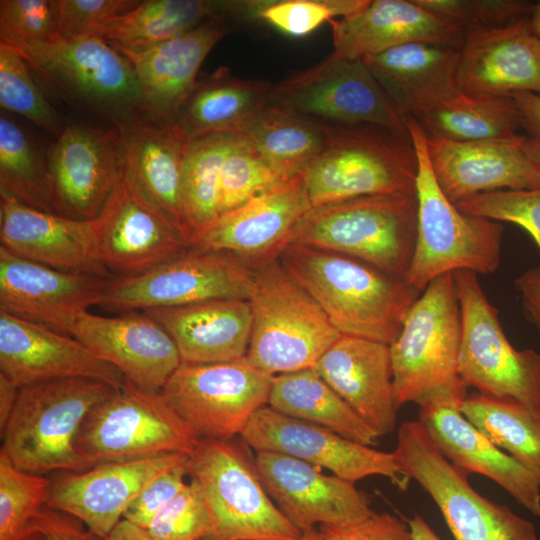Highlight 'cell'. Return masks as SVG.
<instances>
[{
	"mask_svg": "<svg viewBox=\"0 0 540 540\" xmlns=\"http://www.w3.org/2000/svg\"><path fill=\"white\" fill-rule=\"evenodd\" d=\"M279 259L341 335L391 345L419 297L405 280L346 255L290 244Z\"/></svg>",
	"mask_w": 540,
	"mask_h": 540,
	"instance_id": "obj_1",
	"label": "cell"
},
{
	"mask_svg": "<svg viewBox=\"0 0 540 540\" xmlns=\"http://www.w3.org/2000/svg\"><path fill=\"white\" fill-rule=\"evenodd\" d=\"M461 315L453 273L435 278L409 309L390 345L397 406H461L467 386L459 376Z\"/></svg>",
	"mask_w": 540,
	"mask_h": 540,
	"instance_id": "obj_2",
	"label": "cell"
},
{
	"mask_svg": "<svg viewBox=\"0 0 540 540\" xmlns=\"http://www.w3.org/2000/svg\"><path fill=\"white\" fill-rule=\"evenodd\" d=\"M405 120L418 159L417 232L406 283L422 292L447 273L495 272L500 264L502 224L465 214L448 200L430 165L424 131L413 117Z\"/></svg>",
	"mask_w": 540,
	"mask_h": 540,
	"instance_id": "obj_3",
	"label": "cell"
},
{
	"mask_svg": "<svg viewBox=\"0 0 540 540\" xmlns=\"http://www.w3.org/2000/svg\"><path fill=\"white\" fill-rule=\"evenodd\" d=\"M326 124L324 147L301 174L313 207L416 193L418 159L410 134L372 124Z\"/></svg>",
	"mask_w": 540,
	"mask_h": 540,
	"instance_id": "obj_4",
	"label": "cell"
},
{
	"mask_svg": "<svg viewBox=\"0 0 540 540\" xmlns=\"http://www.w3.org/2000/svg\"><path fill=\"white\" fill-rule=\"evenodd\" d=\"M416 232V193L367 195L313 207L289 245L346 255L405 280Z\"/></svg>",
	"mask_w": 540,
	"mask_h": 540,
	"instance_id": "obj_5",
	"label": "cell"
},
{
	"mask_svg": "<svg viewBox=\"0 0 540 540\" xmlns=\"http://www.w3.org/2000/svg\"><path fill=\"white\" fill-rule=\"evenodd\" d=\"M116 390L87 378L20 388L14 410L0 431V452L14 466L33 474L87 470L76 452V437L88 413Z\"/></svg>",
	"mask_w": 540,
	"mask_h": 540,
	"instance_id": "obj_6",
	"label": "cell"
},
{
	"mask_svg": "<svg viewBox=\"0 0 540 540\" xmlns=\"http://www.w3.org/2000/svg\"><path fill=\"white\" fill-rule=\"evenodd\" d=\"M246 358L270 375L313 368L341 334L318 303L271 260L253 270Z\"/></svg>",
	"mask_w": 540,
	"mask_h": 540,
	"instance_id": "obj_7",
	"label": "cell"
},
{
	"mask_svg": "<svg viewBox=\"0 0 540 540\" xmlns=\"http://www.w3.org/2000/svg\"><path fill=\"white\" fill-rule=\"evenodd\" d=\"M247 447L200 439L189 456L188 474L199 483L210 517L204 540H299L302 532L268 495Z\"/></svg>",
	"mask_w": 540,
	"mask_h": 540,
	"instance_id": "obj_8",
	"label": "cell"
},
{
	"mask_svg": "<svg viewBox=\"0 0 540 540\" xmlns=\"http://www.w3.org/2000/svg\"><path fill=\"white\" fill-rule=\"evenodd\" d=\"M199 441L161 391L143 390L126 380L88 413L75 449L90 469L171 453L190 456Z\"/></svg>",
	"mask_w": 540,
	"mask_h": 540,
	"instance_id": "obj_9",
	"label": "cell"
},
{
	"mask_svg": "<svg viewBox=\"0 0 540 540\" xmlns=\"http://www.w3.org/2000/svg\"><path fill=\"white\" fill-rule=\"evenodd\" d=\"M392 455L401 474L435 502L454 540H537L532 522L470 485L468 472L443 456L419 420L399 427Z\"/></svg>",
	"mask_w": 540,
	"mask_h": 540,
	"instance_id": "obj_10",
	"label": "cell"
},
{
	"mask_svg": "<svg viewBox=\"0 0 540 540\" xmlns=\"http://www.w3.org/2000/svg\"><path fill=\"white\" fill-rule=\"evenodd\" d=\"M453 278L461 315L460 378L481 394L513 399L540 415V354L513 347L478 274L459 270Z\"/></svg>",
	"mask_w": 540,
	"mask_h": 540,
	"instance_id": "obj_11",
	"label": "cell"
},
{
	"mask_svg": "<svg viewBox=\"0 0 540 540\" xmlns=\"http://www.w3.org/2000/svg\"><path fill=\"white\" fill-rule=\"evenodd\" d=\"M16 49L53 89L113 122L142 112L136 72L106 40L58 38Z\"/></svg>",
	"mask_w": 540,
	"mask_h": 540,
	"instance_id": "obj_12",
	"label": "cell"
},
{
	"mask_svg": "<svg viewBox=\"0 0 540 540\" xmlns=\"http://www.w3.org/2000/svg\"><path fill=\"white\" fill-rule=\"evenodd\" d=\"M245 357L218 363H181L162 394L200 439L230 440L268 404L273 380Z\"/></svg>",
	"mask_w": 540,
	"mask_h": 540,
	"instance_id": "obj_13",
	"label": "cell"
},
{
	"mask_svg": "<svg viewBox=\"0 0 540 540\" xmlns=\"http://www.w3.org/2000/svg\"><path fill=\"white\" fill-rule=\"evenodd\" d=\"M252 277L253 270L233 254L188 249L142 274L112 279L98 307L120 314L215 299L248 300Z\"/></svg>",
	"mask_w": 540,
	"mask_h": 540,
	"instance_id": "obj_14",
	"label": "cell"
},
{
	"mask_svg": "<svg viewBox=\"0 0 540 540\" xmlns=\"http://www.w3.org/2000/svg\"><path fill=\"white\" fill-rule=\"evenodd\" d=\"M269 102L332 124H372L409 135L406 120L362 59L332 53L272 85Z\"/></svg>",
	"mask_w": 540,
	"mask_h": 540,
	"instance_id": "obj_15",
	"label": "cell"
},
{
	"mask_svg": "<svg viewBox=\"0 0 540 540\" xmlns=\"http://www.w3.org/2000/svg\"><path fill=\"white\" fill-rule=\"evenodd\" d=\"M52 212L93 221L123 176L116 129L66 125L47 153Z\"/></svg>",
	"mask_w": 540,
	"mask_h": 540,
	"instance_id": "obj_16",
	"label": "cell"
},
{
	"mask_svg": "<svg viewBox=\"0 0 540 540\" xmlns=\"http://www.w3.org/2000/svg\"><path fill=\"white\" fill-rule=\"evenodd\" d=\"M258 451L281 453L356 483L368 476L389 478L399 488L408 480L391 453L349 440L327 428L287 416L269 405L258 409L240 434Z\"/></svg>",
	"mask_w": 540,
	"mask_h": 540,
	"instance_id": "obj_17",
	"label": "cell"
},
{
	"mask_svg": "<svg viewBox=\"0 0 540 540\" xmlns=\"http://www.w3.org/2000/svg\"><path fill=\"white\" fill-rule=\"evenodd\" d=\"M312 208L302 175H297L221 214L191 238L189 249L227 252L258 265L275 260Z\"/></svg>",
	"mask_w": 540,
	"mask_h": 540,
	"instance_id": "obj_18",
	"label": "cell"
},
{
	"mask_svg": "<svg viewBox=\"0 0 540 540\" xmlns=\"http://www.w3.org/2000/svg\"><path fill=\"white\" fill-rule=\"evenodd\" d=\"M116 278V277H115ZM114 278L56 269L0 246V312L71 336Z\"/></svg>",
	"mask_w": 540,
	"mask_h": 540,
	"instance_id": "obj_19",
	"label": "cell"
},
{
	"mask_svg": "<svg viewBox=\"0 0 540 540\" xmlns=\"http://www.w3.org/2000/svg\"><path fill=\"white\" fill-rule=\"evenodd\" d=\"M254 461L268 495L302 533L316 526L358 523L374 513L367 494L354 482L281 453L258 451Z\"/></svg>",
	"mask_w": 540,
	"mask_h": 540,
	"instance_id": "obj_20",
	"label": "cell"
},
{
	"mask_svg": "<svg viewBox=\"0 0 540 540\" xmlns=\"http://www.w3.org/2000/svg\"><path fill=\"white\" fill-rule=\"evenodd\" d=\"M188 459V455L171 453L103 463L84 471L57 472L49 479L46 506L77 518L106 539L152 479Z\"/></svg>",
	"mask_w": 540,
	"mask_h": 540,
	"instance_id": "obj_21",
	"label": "cell"
},
{
	"mask_svg": "<svg viewBox=\"0 0 540 540\" xmlns=\"http://www.w3.org/2000/svg\"><path fill=\"white\" fill-rule=\"evenodd\" d=\"M95 221L101 258L115 277L142 274L189 249L180 231L124 176Z\"/></svg>",
	"mask_w": 540,
	"mask_h": 540,
	"instance_id": "obj_22",
	"label": "cell"
},
{
	"mask_svg": "<svg viewBox=\"0 0 540 540\" xmlns=\"http://www.w3.org/2000/svg\"><path fill=\"white\" fill-rule=\"evenodd\" d=\"M114 124L122 143L125 180L187 240L180 193L190 141L177 122L143 112L129 114Z\"/></svg>",
	"mask_w": 540,
	"mask_h": 540,
	"instance_id": "obj_23",
	"label": "cell"
},
{
	"mask_svg": "<svg viewBox=\"0 0 540 540\" xmlns=\"http://www.w3.org/2000/svg\"><path fill=\"white\" fill-rule=\"evenodd\" d=\"M71 336L147 391L160 392L182 363L170 335L143 311L113 317L85 312Z\"/></svg>",
	"mask_w": 540,
	"mask_h": 540,
	"instance_id": "obj_24",
	"label": "cell"
},
{
	"mask_svg": "<svg viewBox=\"0 0 540 540\" xmlns=\"http://www.w3.org/2000/svg\"><path fill=\"white\" fill-rule=\"evenodd\" d=\"M1 247L56 269L115 278L101 258L96 221L71 219L30 207L0 192Z\"/></svg>",
	"mask_w": 540,
	"mask_h": 540,
	"instance_id": "obj_25",
	"label": "cell"
},
{
	"mask_svg": "<svg viewBox=\"0 0 540 540\" xmlns=\"http://www.w3.org/2000/svg\"><path fill=\"white\" fill-rule=\"evenodd\" d=\"M0 373L19 388L87 378L121 388L125 376L76 338L0 312Z\"/></svg>",
	"mask_w": 540,
	"mask_h": 540,
	"instance_id": "obj_26",
	"label": "cell"
},
{
	"mask_svg": "<svg viewBox=\"0 0 540 540\" xmlns=\"http://www.w3.org/2000/svg\"><path fill=\"white\" fill-rule=\"evenodd\" d=\"M529 18L515 23L464 32L457 84L473 94L540 95V38Z\"/></svg>",
	"mask_w": 540,
	"mask_h": 540,
	"instance_id": "obj_27",
	"label": "cell"
},
{
	"mask_svg": "<svg viewBox=\"0 0 540 540\" xmlns=\"http://www.w3.org/2000/svg\"><path fill=\"white\" fill-rule=\"evenodd\" d=\"M380 437L396 426L390 345L341 335L312 368Z\"/></svg>",
	"mask_w": 540,
	"mask_h": 540,
	"instance_id": "obj_28",
	"label": "cell"
},
{
	"mask_svg": "<svg viewBox=\"0 0 540 540\" xmlns=\"http://www.w3.org/2000/svg\"><path fill=\"white\" fill-rule=\"evenodd\" d=\"M230 26L209 19L193 30L144 50L113 46L132 64L141 88L142 112L176 122L178 112L198 79V71ZM110 44V43H109Z\"/></svg>",
	"mask_w": 540,
	"mask_h": 540,
	"instance_id": "obj_29",
	"label": "cell"
},
{
	"mask_svg": "<svg viewBox=\"0 0 540 540\" xmlns=\"http://www.w3.org/2000/svg\"><path fill=\"white\" fill-rule=\"evenodd\" d=\"M426 144L436 181L454 204L481 193L540 187V175L517 141L455 142L427 138Z\"/></svg>",
	"mask_w": 540,
	"mask_h": 540,
	"instance_id": "obj_30",
	"label": "cell"
},
{
	"mask_svg": "<svg viewBox=\"0 0 540 540\" xmlns=\"http://www.w3.org/2000/svg\"><path fill=\"white\" fill-rule=\"evenodd\" d=\"M333 53L363 59L413 42L461 47L464 32L431 14L414 0H368L360 10L328 22Z\"/></svg>",
	"mask_w": 540,
	"mask_h": 540,
	"instance_id": "obj_31",
	"label": "cell"
},
{
	"mask_svg": "<svg viewBox=\"0 0 540 540\" xmlns=\"http://www.w3.org/2000/svg\"><path fill=\"white\" fill-rule=\"evenodd\" d=\"M419 421L450 462L483 475L505 489L518 504L540 516V483L515 458L478 430L453 404L420 407Z\"/></svg>",
	"mask_w": 540,
	"mask_h": 540,
	"instance_id": "obj_32",
	"label": "cell"
},
{
	"mask_svg": "<svg viewBox=\"0 0 540 540\" xmlns=\"http://www.w3.org/2000/svg\"><path fill=\"white\" fill-rule=\"evenodd\" d=\"M143 312L170 335L182 363H218L246 356L252 329L248 300L215 299Z\"/></svg>",
	"mask_w": 540,
	"mask_h": 540,
	"instance_id": "obj_33",
	"label": "cell"
},
{
	"mask_svg": "<svg viewBox=\"0 0 540 540\" xmlns=\"http://www.w3.org/2000/svg\"><path fill=\"white\" fill-rule=\"evenodd\" d=\"M459 46L413 42L364 57L382 89L401 115L420 111L459 90Z\"/></svg>",
	"mask_w": 540,
	"mask_h": 540,
	"instance_id": "obj_34",
	"label": "cell"
},
{
	"mask_svg": "<svg viewBox=\"0 0 540 540\" xmlns=\"http://www.w3.org/2000/svg\"><path fill=\"white\" fill-rule=\"evenodd\" d=\"M272 85L235 77L229 68L198 77L181 106L176 122L189 141L219 134L239 133L269 103Z\"/></svg>",
	"mask_w": 540,
	"mask_h": 540,
	"instance_id": "obj_35",
	"label": "cell"
},
{
	"mask_svg": "<svg viewBox=\"0 0 540 540\" xmlns=\"http://www.w3.org/2000/svg\"><path fill=\"white\" fill-rule=\"evenodd\" d=\"M412 117L427 138L455 142H516L522 127L511 96L461 90Z\"/></svg>",
	"mask_w": 540,
	"mask_h": 540,
	"instance_id": "obj_36",
	"label": "cell"
},
{
	"mask_svg": "<svg viewBox=\"0 0 540 540\" xmlns=\"http://www.w3.org/2000/svg\"><path fill=\"white\" fill-rule=\"evenodd\" d=\"M237 134L284 179L301 175L324 147L326 122L268 103Z\"/></svg>",
	"mask_w": 540,
	"mask_h": 540,
	"instance_id": "obj_37",
	"label": "cell"
},
{
	"mask_svg": "<svg viewBox=\"0 0 540 540\" xmlns=\"http://www.w3.org/2000/svg\"><path fill=\"white\" fill-rule=\"evenodd\" d=\"M267 405L363 445L373 447L379 438L312 368L275 375Z\"/></svg>",
	"mask_w": 540,
	"mask_h": 540,
	"instance_id": "obj_38",
	"label": "cell"
},
{
	"mask_svg": "<svg viewBox=\"0 0 540 540\" xmlns=\"http://www.w3.org/2000/svg\"><path fill=\"white\" fill-rule=\"evenodd\" d=\"M462 414L491 442L515 458L540 483V415L508 398L467 396Z\"/></svg>",
	"mask_w": 540,
	"mask_h": 540,
	"instance_id": "obj_39",
	"label": "cell"
},
{
	"mask_svg": "<svg viewBox=\"0 0 540 540\" xmlns=\"http://www.w3.org/2000/svg\"><path fill=\"white\" fill-rule=\"evenodd\" d=\"M237 134L219 133L189 142L181 177V212L188 244L219 217L223 162Z\"/></svg>",
	"mask_w": 540,
	"mask_h": 540,
	"instance_id": "obj_40",
	"label": "cell"
},
{
	"mask_svg": "<svg viewBox=\"0 0 540 540\" xmlns=\"http://www.w3.org/2000/svg\"><path fill=\"white\" fill-rule=\"evenodd\" d=\"M216 19L214 1L149 0L119 16L105 40L127 50H144Z\"/></svg>",
	"mask_w": 540,
	"mask_h": 540,
	"instance_id": "obj_41",
	"label": "cell"
},
{
	"mask_svg": "<svg viewBox=\"0 0 540 540\" xmlns=\"http://www.w3.org/2000/svg\"><path fill=\"white\" fill-rule=\"evenodd\" d=\"M368 0H226L214 1L219 21L259 23L292 37H303L324 22L348 16Z\"/></svg>",
	"mask_w": 540,
	"mask_h": 540,
	"instance_id": "obj_42",
	"label": "cell"
},
{
	"mask_svg": "<svg viewBox=\"0 0 540 540\" xmlns=\"http://www.w3.org/2000/svg\"><path fill=\"white\" fill-rule=\"evenodd\" d=\"M0 192L37 210L53 213L47 155L3 113L0 117Z\"/></svg>",
	"mask_w": 540,
	"mask_h": 540,
	"instance_id": "obj_43",
	"label": "cell"
},
{
	"mask_svg": "<svg viewBox=\"0 0 540 540\" xmlns=\"http://www.w3.org/2000/svg\"><path fill=\"white\" fill-rule=\"evenodd\" d=\"M50 480L14 466L0 452V540H46L34 522Z\"/></svg>",
	"mask_w": 540,
	"mask_h": 540,
	"instance_id": "obj_44",
	"label": "cell"
},
{
	"mask_svg": "<svg viewBox=\"0 0 540 540\" xmlns=\"http://www.w3.org/2000/svg\"><path fill=\"white\" fill-rule=\"evenodd\" d=\"M0 105L24 116L57 137L66 125L36 85L19 51L0 42Z\"/></svg>",
	"mask_w": 540,
	"mask_h": 540,
	"instance_id": "obj_45",
	"label": "cell"
},
{
	"mask_svg": "<svg viewBox=\"0 0 540 540\" xmlns=\"http://www.w3.org/2000/svg\"><path fill=\"white\" fill-rule=\"evenodd\" d=\"M227 154L219 183V216L279 183L282 178L240 134Z\"/></svg>",
	"mask_w": 540,
	"mask_h": 540,
	"instance_id": "obj_46",
	"label": "cell"
},
{
	"mask_svg": "<svg viewBox=\"0 0 540 540\" xmlns=\"http://www.w3.org/2000/svg\"><path fill=\"white\" fill-rule=\"evenodd\" d=\"M463 32L501 27L531 16L534 4L522 0H414Z\"/></svg>",
	"mask_w": 540,
	"mask_h": 540,
	"instance_id": "obj_47",
	"label": "cell"
},
{
	"mask_svg": "<svg viewBox=\"0 0 540 540\" xmlns=\"http://www.w3.org/2000/svg\"><path fill=\"white\" fill-rule=\"evenodd\" d=\"M455 205L468 215L522 227L540 251V187L481 193Z\"/></svg>",
	"mask_w": 540,
	"mask_h": 540,
	"instance_id": "obj_48",
	"label": "cell"
},
{
	"mask_svg": "<svg viewBox=\"0 0 540 540\" xmlns=\"http://www.w3.org/2000/svg\"><path fill=\"white\" fill-rule=\"evenodd\" d=\"M56 39L57 0L0 1V42L17 48Z\"/></svg>",
	"mask_w": 540,
	"mask_h": 540,
	"instance_id": "obj_49",
	"label": "cell"
},
{
	"mask_svg": "<svg viewBox=\"0 0 540 540\" xmlns=\"http://www.w3.org/2000/svg\"><path fill=\"white\" fill-rule=\"evenodd\" d=\"M146 529L160 540H204L210 532V517L199 483L191 478Z\"/></svg>",
	"mask_w": 540,
	"mask_h": 540,
	"instance_id": "obj_50",
	"label": "cell"
},
{
	"mask_svg": "<svg viewBox=\"0 0 540 540\" xmlns=\"http://www.w3.org/2000/svg\"><path fill=\"white\" fill-rule=\"evenodd\" d=\"M139 3L133 0H57L58 38L105 40L116 19Z\"/></svg>",
	"mask_w": 540,
	"mask_h": 540,
	"instance_id": "obj_51",
	"label": "cell"
},
{
	"mask_svg": "<svg viewBox=\"0 0 540 540\" xmlns=\"http://www.w3.org/2000/svg\"><path fill=\"white\" fill-rule=\"evenodd\" d=\"M187 462L152 479L130 503L123 519L147 528L154 516L186 486Z\"/></svg>",
	"mask_w": 540,
	"mask_h": 540,
	"instance_id": "obj_52",
	"label": "cell"
},
{
	"mask_svg": "<svg viewBox=\"0 0 540 540\" xmlns=\"http://www.w3.org/2000/svg\"><path fill=\"white\" fill-rule=\"evenodd\" d=\"M319 531L322 540H413L408 523L387 512L354 524L323 525Z\"/></svg>",
	"mask_w": 540,
	"mask_h": 540,
	"instance_id": "obj_53",
	"label": "cell"
},
{
	"mask_svg": "<svg viewBox=\"0 0 540 540\" xmlns=\"http://www.w3.org/2000/svg\"><path fill=\"white\" fill-rule=\"evenodd\" d=\"M34 525L46 540H105L77 518L46 505L37 514Z\"/></svg>",
	"mask_w": 540,
	"mask_h": 540,
	"instance_id": "obj_54",
	"label": "cell"
},
{
	"mask_svg": "<svg viewBox=\"0 0 540 540\" xmlns=\"http://www.w3.org/2000/svg\"><path fill=\"white\" fill-rule=\"evenodd\" d=\"M528 321L540 333V267L527 269L515 281Z\"/></svg>",
	"mask_w": 540,
	"mask_h": 540,
	"instance_id": "obj_55",
	"label": "cell"
},
{
	"mask_svg": "<svg viewBox=\"0 0 540 540\" xmlns=\"http://www.w3.org/2000/svg\"><path fill=\"white\" fill-rule=\"evenodd\" d=\"M511 97L520 113L522 127L530 136L540 137V95L518 92Z\"/></svg>",
	"mask_w": 540,
	"mask_h": 540,
	"instance_id": "obj_56",
	"label": "cell"
},
{
	"mask_svg": "<svg viewBox=\"0 0 540 540\" xmlns=\"http://www.w3.org/2000/svg\"><path fill=\"white\" fill-rule=\"evenodd\" d=\"M20 388L0 373V431L7 424L17 401Z\"/></svg>",
	"mask_w": 540,
	"mask_h": 540,
	"instance_id": "obj_57",
	"label": "cell"
},
{
	"mask_svg": "<svg viewBox=\"0 0 540 540\" xmlns=\"http://www.w3.org/2000/svg\"><path fill=\"white\" fill-rule=\"evenodd\" d=\"M105 540H160L146 528L122 519L109 533Z\"/></svg>",
	"mask_w": 540,
	"mask_h": 540,
	"instance_id": "obj_58",
	"label": "cell"
},
{
	"mask_svg": "<svg viewBox=\"0 0 540 540\" xmlns=\"http://www.w3.org/2000/svg\"><path fill=\"white\" fill-rule=\"evenodd\" d=\"M517 145L540 175V137L520 135Z\"/></svg>",
	"mask_w": 540,
	"mask_h": 540,
	"instance_id": "obj_59",
	"label": "cell"
},
{
	"mask_svg": "<svg viewBox=\"0 0 540 540\" xmlns=\"http://www.w3.org/2000/svg\"><path fill=\"white\" fill-rule=\"evenodd\" d=\"M413 540H441L423 517L414 514L407 520Z\"/></svg>",
	"mask_w": 540,
	"mask_h": 540,
	"instance_id": "obj_60",
	"label": "cell"
},
{
	"mask_svg": "<svg viewBox=\"0 0 540 540\" xmlns=\"http://www.w3.org/2000/svg\"><path fill=\"white\" fill-rule=\"evenodd\" d=\"M529 21L533 33L540 38V2L534 4Z\"/></svg>",
	"mask_w": 540,
	"mask_h": 540,
	"instance_id": "obj_61",
	"label": "cell"
},
{
	"mask_svg": "<svg viewBox=\"0 0 540 540\" xmlns=\"http://www.w3.org/2000/svg\"><path fill=\"white\" fill-rule=\"evenodd\" d=\"M299 540H322V535L319 529L316 528L302 533V536Z\"/></svg>",
	"mask_w": 540,
	"mask_h": 540,
	"instance_id": "obj_62",
	"label": "cell"
}]
</instances>
